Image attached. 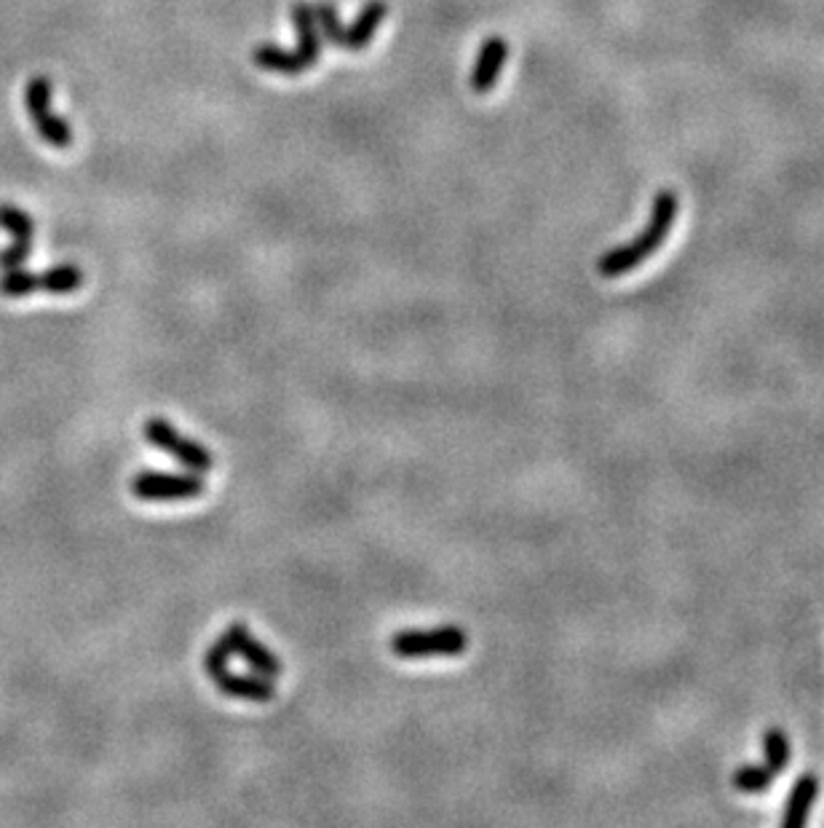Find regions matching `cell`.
<instances>
[{
	"label": "cell",
	"instance_id": "14",
	"mask_svg": "<svg viewBox=\"0 0 824 828\" xmlns=\"http://www.w3.org/2000/svg\"><path fill=\"white\" fill-rule=\"evenodd\" d=\"M0 228L9 232L14 239H33L35 236L33 217L11 202H0Z\"/></svg>",
	"mask_w": 824,
	"mask_h": 828
},
{
	"label": "cell",
	"instance_id": "2",
	"mask_svg": "<svg viewBox=\"0 0 824 828\" xmlns=\"http://www.w3.org/2000/svg\"><path fill=\"white\" fill-rule=\"evenodd\" d=\"M292 22L297 28V49L286 52V49L273 46H258L252 52V62L262 71L281 73V76H300V73L311 71L322 57V33L316 24V11L308 3H295L292 9Z\"/></svg>",
	"mask_w": 824,
	"mask_h": 828
},
{
	"label": "cell",
	"instance_id": "12",
	"mask_svg": "<svg viewBox=\"0 0 824 828\" xmlns=\"http://www.w3.org/2000/svg\"><path fill=\"white\" fill-rule=\"evenodd\" d=\"M84 284V271L75 264H56L37 277V290L48 295H71Z\"/></svg>",
	"mask_w": 824,
	"mask_h": 828
},
{
	"label": "cell",
	"instance_id": "3",
	"mask_svg": "<svg viewBox=\"0 0 824 828\" xmlns=\"http://www.w3.org/2000/svg\"><path fill=\"white\" fill-rule=\"evenodd\" d=\"M316 11V24L318 33L327 43H335V46L348 49V52H359V49H367L378 33V28L383 24L386 9L383 0H370L367 6H361L359 17H356L354 24H343L340 17H337V9L333 3H318L314 6Z\"/></svg>",
	"mask_w": 824,
	"mask_h": 828
},
{
	"label": "cell",
	"instance_id": "11",
	"mask_svg": "<svg viewBox=\"0 0 824 828\" xmlns=\"http://www.w3.org/2000/svg\"><path fill=\"white\" fill-rule=\"evenodd\" d=\"M236 657H241L243 663L249 665V668H254V674L258 676H265V678H279L281 674H284V663L273 655L271 649H268L265 644H260V641L252 638V633L247 631L241 633L239 638V649H236Z\"/></svg>",
	"mask_w": 824,
	"mask_h": 828
},
{
	"label": "cell",
	"instance_id": "16",
	"mask_svg": "<svg viewBox=\"0 0 824 828\" xmlns=\"http://www.w3.org/2000/svg\"><path fill=\"white\" fill-rule=\"evenodd\" d=\"M37 290V277L24 266L0 273V292L6 298H28Z\"/></svg>",
	"mask_w": 824,
	"mask_h": 828
},
{
	"label": "cell",
	"instance_id": "15",
	"mask_svg": "<svg viewBox=\"0 0 824 828\" xmlns=\"http://www.w3.org/2000/svg\"><path fill=\"white\" fill-rule=\"evenodd\" d=\"M763 756H766V767L773 772V775H782L790 764V740L782 730H768L763 738Z\"/></svg>",
	"mask_w": 824,
	"mask_h": 828
},
{
	"label": "cell",
	"instance_id": "9",
	"mask_svg": "<svg viewBox=\"0 0 824 828\" xmlns=\"http://www.w3.org/2000/svg\"><path fill=\"white\" fill-rule=\"evenodd\" d=\"M506 60H509V46H506L503 39L492 35V39H487L483 43L477 65H474V71H471V80H468L477 95H487V92L498 84Z\"/></svg>",
	"mask_w": 824,
	"mask_h": 828
},
{
	"label": "cell",
	"instance_id": "10",
	"mask_svg": "<svg viewBox=\"0 0 824 828\" xmlns=\"http://www.w3.org/2000/svg\"><path fill=\"white\" fill-rule=\"evenodd\" d=\"M820 796V777L816 775H801L795 783H792L790 796H787V807H784V818L782 826L787 828H801L805 820H809L811 805Z\"/></svg>",
	"mask_w": 824,
	"mask_h": 828
},
{
	"label": "cell",
	"instance_id": "4",
	"mask_svg": "<svg viewBox=\"0 0 824 828\" xmlns=\"http://www.w3.org/2000/svg\"><path fill=\"white\" fill-rule=\"evenodd\" d=\"M468 646V636L458 625H440L421 631H399L391 638V652L399 659H426V657H458Z\"/></svg>",
	"mask_w": 824,
	"mask_h": 828
},
{
	"label": "cell",
	"instance_id": "6",
	"mask_svg": "<svg viewBox=\"0 0 824 828\" xmlns=\"http://www.w3.org/2000/svg\"><path fill=\"white\" fill-rule=\"evenodd\" d=\"M142 432H145V440L150 445L169 453V456H174L191 472L204 475V472H209L212 466H215V456L209 453V448H204L198 440H191V438H185V434H180L177 429L169 424L166 419H161V416L148 419Z\"/></svg>",
	"mask_w": 824,
	"mask_h": 828
},
{
	"label": "cell",
	"instance_id": "13",
	"mask_svg": "<svg viewBox=\"0 0 824 828\" xmlns=\"http://www.w3.org/2000/svg\"><path fill=\"white\" fill-rule=\"evenodd\" d=\"M773 772L763 767V764H745V767L734 770V786L739 791H745V794H763V791L771 788L773 783Z\"/></svg>",
	"mask_w": 824,
	"mask_h": 828
},
{
	"label": "cell",
	"instance_id": "8",
	"mask_svg": "<svg viewBox=\"0 0 824 828\" xmlns=\"http://www.w3.org/2000/svg\"><path fill=\"white\" fill-rule=\"evenodd\" d=\"M228 663L230 659H225L220 655H215V652L206 649L204 670L209 674L212 684H215L223 695L239 697V700H249V702H268L277 697V687H273L271 678L234 674Z\"/></svg>",
	"mask_w": 824,
	"mask_h": 828
},
{
	"label": "cell",
	"instance_id": "17",
	"mask_svg": "<svg viewBox=\"0 0 824 828\" xmlns=\"http://www.w3.org/2000/svg\"><path fill=\"white\" fill-rule=\"evenodd\" d=\"M30 255H33V239H14V245L0 252V271L19 269L28 264Z\"/></svg>",
	"mask_w": 824,
	"mask_h": 828
},
{
	"label": "cell",
	"instance_id": "1",
	"mask_svg": "<svg viewBox=\"0 0 824 828\" xmlns=\"http://www.w3.org/2000/svg\"><path fill=\"white\" fill-rule=\"evenodd\" d=\"M677 207H680L677 193L661 191L659 196L653 198V213H651V221H648V226L642 228L632 241H627V245H621V247H614V250H608L603 258L597 260L599 277H608V279L624 277V273L635 271L642 260L651 258V255L664 245L666 236L672 234L674 221H677Z\"/></svg>",
	"mask_w": 824,
	"mask_h": 828
},
{
	"label": "cell",
	"instance_id": "7",
	"mask_svg": "<svg viewBox=\"0 0 824 828\" xmlns=\"http://www.w3.org/2000/svg\"><path fill=\"white\" fill-rule=\"evenodd\" d=\"M206 485L198 472H140L131 481V494L140 502H180L204 496Z\"/></svg>",
	"mask_w": 824,
	"mask_h": 828
},
{
	"label": "cell",
	"instance_id": "5",
	"mask_svg": "<svg viewBox=\"0 0 824 828\" xmlns=\"http://www.w3.org/2000/svg\"><path fill=\"white\" fill-rule=\"evenodd\" d=\"M52 80L46 76H35L30 78L28 89H24V105H28V114L33 118L35 132L41 135L43 142H48L52 148H71L73 129L65 118H59L52 110Z\"/></svg>",
	"mask_w": 824,
	"mask_h": 828
}]
</instances>
